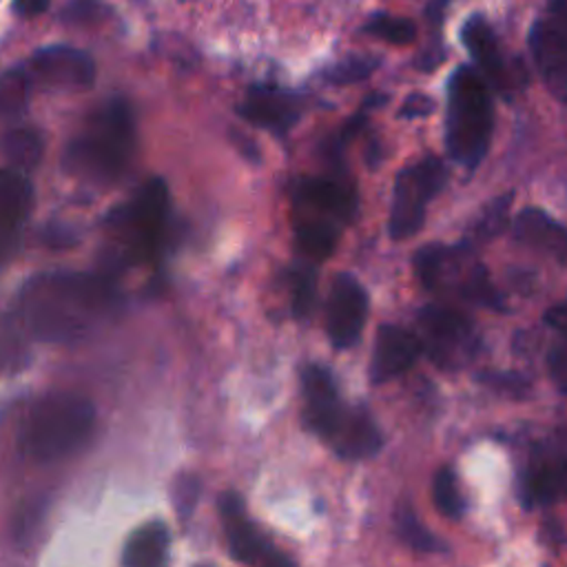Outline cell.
Masks as SVG:
<instances>
[{"mask_svg":"<svg viewBox=\"0 0 567 567\" xmlns=\"http://www.w3.org/2000/svg\"><path fill=\"white\" fill-rule=\"evenodd\" d=\"M565 492L563 443L556 450L540 447L532 454L527 467L518 474V496L525 507L554 505Z\"/></svg>","mask_w":567,"mask_h":567,"instance_id":"obj_16","label":"cell"},{"mask_svg":"<svg viewBox=\"0 0 567 567\" xmlns=\"http://www.w3.org/2000/svg\"><path fill=\"white\" fill-rule=\"evenodd\" d=\"M529 51L534 66L549 93L565 102L567 97V4L549 0L547 9L529 29Z\"/></svg>","mask_w":567,"mask_h":567,"instance_id":"obj_10","label":"cell"},{"mask_svg":"<svg viewBox=\"0 0 567 567\" xmlns=\"http://www.w3.org/2000/svg\"><path fill=\"white\" fill-rule=\"evenodd\" d=\"M31 93V78L24 69H11L0 75V120L24 113Z\"/></svg>","mask_w":567,"mask_h":567,"instance_id":"obj_25","label":"cell"},{"mask_svg":"<svg viewBox=\"0 0 567 567\" xmlns=\"http://www.w3.org/2000/svg\"><path fill=\"white\" fill-rule=\"evenodd\" d=\"M31 71L42 84L64 91L89 89L95 80L93 58L80 49L64 44L40 49L31 58Z\"/></svg>","mask_w":567,"mask_h":567,"instance_id":"obj_15","label":"cell"},{"mask_svg":"<svg viewBox=\"0 0 567 567\" xmlns=\"http://www.w3.org/2000/svg\"><path fill=\"white\" fill-rule=\"evenodd\" d=\"M565 303H556V306H551L547 312H545V321L551 326V328H556L558 332H563L565 330Z\"/></svg>","mask_w":567,"mask_h":567,"instance_id":"obj_36","label":"cell"},{"mask_svg":"<svg viewBox=\"0 0 567 567\" xmlns=\"http://www.w3.org/2000/svg\"><path fill=\"white\" fill-rule=\"evenodd\" d=\"M432 496L436 509L447 518H461L465 514V498L458 487L456 472L450 465H443L432 483Z\"/></svg>","mask_w":567,"mask_h":567,"instance_id":"obj_26","label":"cell"},{"mask_svg":"<svg viewBox=\"0 0 567 567\" xmlns=\"http://www.w3.org/2000/svg\"><path fill=\"white\" fill-rule=\"evenodd\" d=\"M547 368H549V377L556 383L558 392H565V385H567V352H565V346L560 341L549 350Z\"/></svg>","mask_w":567,"mask_h":567,"instance_id":"obj_32","label":"cell"},{"mask_svg":"<svg viewBox=\"0 0 567 567\" xmlns=\"http://www.w3.org/2000/svg\"><path fill=\"white\" fill-rule=\"evenodd\" d=\"M168 213V188L164 179L151 177L106 219L115 241L113 259L120 266L153 261L166 241Z\"/></svg>","mask_w":567,"mask_h":567,"instance_id":"obj_6","label":"cell"},{"mask_svg":"<svg viewBox=\"0 0 567 567\" xmlns=\"http://www.w3.org/2000/svg\"><path fill=\"white\" fill-rule=\"evenodd\" d=\"M509 195H503L498 199H494L483 215L478 217L476 226H474V237L476 239H492L494 235H498L507 221V213H509Z\"/></svg>","mask_w":567,"mask_h":567,"instance_id":"obj_30","label":"cell"},{"mask_svg":"<svg viewBox=\"0 0 567 567\" xmlns=\"http://www.w3.org/2000/svg\"><path fill=\"white\" fill-rule=\"evenodd\" d=\"M363 31L374 35V38H381L385 42H392V44H408L416 38V27H414L412 20L396 18V16H390V13L372 16L365 22Z\"/></svg>","mask_w":567,"mask_h":567,"instance_id":"obj_28","label":"cell"},{"mask_svg":"<svg viewBox=\"0 0 567 567\" xmlns=\"http://www.w3.org/2000/svg\"><path fill=\"white\" fill-rule=\"evenodd\" d=\"M379 66V58L372 55H350L332 64L323 75L332 84H352L368 78Z\"/></svg>","mask_w":567,"mask_h":567,"instance_id":"obj_29","label":"cell"},{"mask_svg":"<svg viewBox=\"0 0 567 567\" xmlns=\"http://www.w3.org/2000/svg\"><path fill=\"white\" fill-rule=\"evenodd\" d=\"M512 230H514V237L518 244H525L534 250L547 252L560 266L565 264V252H567L565 228L543 208H523L516 215Z\"/></svg>","mask_w":567,"mask_h":567,"instance_id":"obj_21","label":"cell"},{"mask_svg":"<svg viewBox=\"0 0 567 567\" xmlns=\"http://www.w3.org/2000/svg\"><path fill=\"white\" fill-rule=\"evenodd\" d=\"M2 151L18 171L27 173V171H31L40 164L44 142H42V135L35 128L18 126V128H11L2 137Z\"/></svg>","mask_w":567,"mask_h":567,"instance_id":"obj_23","label":"cell"},{"mask_svg":"<svg viewBox=\"0 0 567 567\" xmlns=\"http://www.w3.org/2000/svg\"><path fill=\"white\" fill-rule=\"evenodd\" d=\"M171 534L162 520H151L137 527L124 543L122 565L126 567H159L168 560Z\"/></svg>","mask_w":567,"mask_h":567,"instance_id":"obj_22","label":"cell"},{"mask_svg":"<svg viewBox=\"0 0 567 567\" xmlns=\"http://www.w3.org/2000/svg\"><path fill=\"white\" fill-rule=\"evenodd\" d=\"M51 0H13V11L22 18H33L40 16L49 9Z\"/></svg>","mask_w":567,"mask_h":567,"instance_id":"obj_35","label":"cell"},{"mask_svg":"<svg viewBox=\"0 0 567 567\" xmlns=\"http://www.w3.org/2000/svg\"><path fill=\"white\" fill-rule=\"evenodd\" d=\"M197 492H199V483L195 476L190 474H182L175 478L173 483V503L175 509L179 512V516H190L195 503H197Z\"/></svg>","mask_w":567,"mask_h":567,"instance_id":"obj_31","label":"cell"},{"mask_svg":"<svg viewBox=\"0 0 567 567\" xmlns=\"http://www.w3.org/2000/svg\"><path fill=\"white\" fill-rule=\"evenodd\" d=\"M416 328L421 352H425L439 368L458 370L478 352L481 339L474 323L450 306H423L416 315Z\"/></svg>","mask_w":567,"mask_h":567,"instance_id":"obj_9","label":"cell"},{"mask_svg":"<svg viewBox=\"0 0 567 567\" xmlns=\"http://www.w3.org/2000/svg\"><path fill=\"white\" fill-rule=\"evenodd\" d=\"M33 206V186L18 168H0V264L18 248Z\"/></svg>","mask_w":567,"mask_h":567,"instance_id":"obj_17","label":"cell"},{"mask_svg":"<svg viewBox=\"0 0 567 567\" xmlns=\"http://www.w3.org/2000/svg\"><path fill=\"white\" fill-rule=\"evenodd\" d=\"M219 516L228 540V554L244 565H290L268 538L259 534L255 523L246 514V505L235 492H226L219 498Z\"/></svg>","mask_w":567,"mask_h":567,"instance_id":"obj_11","label":"cell"},{"mask_svg":"<svg viewBox=\"0 0 567 567\" xmlns=\"http://www.w3.org/2000/svg\"><path fill=\"white\" fill-rule=\"evenodd\" d=\"M368 310L370 301L361 281L348 272H339L332 279L326 303V328L330 343L339 350L354 346L365 326Z\"/></svg>","mask_w":567,"mask_h":567,"instance_id":"obj_12","label":"cell"},{"mask_svg":"<svg viewBox=\"0 0 567 567\" xmlns=\"http://www.w3.org/2000/svg\"><path fill=\"white\" fill-rule=\"evenodd\" d=\"M421 357V343L414 332L396 323H383L377 330L372 359H370V381L385 383L405 370H410Z\"/></svg>","mask_w":567,"mask_h":567,"instance_id":"obj_20","label":"cell"},{"mask_svg":"<svg viewBox=\"0 0 567 567\" xmlns=\"http://www.w3.org/2000/svg\"><path fill=\"white\" fill-rule=\"evenodd\" d=\"M396 534L401 536V540L416 549V551H425V554H436V551H445V543L441 538H436L419 518L410 507H403L396 514Z\"/></svg>","mask_w":567,"mask_h":567,"instance_id":"obj_27","label":"cell"},{"mask_svg":"<svg viewBox=\"0 0 567 567\" xmlns=\"http://www.w3.org/2000/svg\"><path fill=\"white\" fill-rule=\"evenodd\" d=\"M494 135V102L489 84L472 66H458L447 80L445 146L450 157L474 171Z\"/></svg>","mask_w":567,"mask_h":567,"instance_id":"obj_4","label":"cell"},{"mask_svg":"<svg viewBox=\"0 0 567 567\" xmlns=\"http://www.w3.org/2000/svg\"><path fill=\"white\" fill-rule=\"evenodd\" d=\"M445 179L447 171L434 155L421 157L396 173L388 217V233L392 239H408L421 230L425 210L445 186Z\"/></svg>","mask_w":567,"mask_h":567,"instance_id":"obj_8","label":"cell"},{"mask_svg":"<svg viewBox=\"0 0 567 567\" xmlns=\"http://www.w3.org/2000/svg\"><path fill=\"white\" fill-rule=\"evenodd\" d=\"M414 270L427 290L456 295L467 301L503 310V299L492 286L485 266L470 246L427 244L414 255Z\"/></svg>","mask_w":567,"mask_h":567,"instance_id":"obj_7","label":"cell"},{"mask_svg":"<svg viewBox=\"0 0 567 567\" xmlns=\"http://www.w3.org/2000/svg\"><path fill=\"white\" fill-rule=\"evenodd\" d=\"M334 454L346 461H363L374 456L381 445L383 436L365 408L359 405H343L339 419L334 421L332 430L323 439Z\"/></svg>","mask_w":567,"mask_h":567,"instance_id":"obj_18","label":"cell"},{"mask_svg":"<svg viewBox=\"0 0 567 567\" xmlns=\"http://www.w3.org/2000/svg\"><path fill=\"white\" fill-rule=\"evenodd\" d=\"M137 148V126L126 100H109L89 115L69 142L62 164L73 177L111 184L124 175Z\"/></svg>","mask_w":567,"mask_h":567,"instance_id":"obj_2","label":"cell"},{"mask_svg":"<svg viewBox=\"0 0 567 567\" xmlns=\"http://www.w3.org/2000/svg\"><path fill=\"white\" fill-rule=\"evenodd\" d=\"M461 40L467 49V53L472 55V60L478 66L481 78L492 84L496 91L501 93H509L516 86L525 84V73L523 69L516 64L512 66L509 60L503 55L498 40L492 31V27L487 24V20L483 16H470L461 29Z\"/></svg>","mask_w":567,"mask_h":567,"instance_id":"obj_13","label":"cell"},{"mask_svg":"<svg viewBox=\"0 0 567 567\" xmlns=\"http://www.w3.org/2000/svg\"><path fill=\"white\" fill-rule=\"evenodd\" d=\"M434 111V100L430 95H423V93H412L405 97L403 106L399 109V117H425Z\"/></svg>","mask_w":567,"mask_h":567,"instance_id":"obj_33","label":"cell"},{"mask_svg":"<svg viewBox=\"0 0 567 567\" xmlns=\"http://www.w3.org/2000/svg\"><path fill=\"white\" fill-rule=\"evenodd\" d=\"M301 394L306 427L312 430L317 436L326 439L346 405L328 368L319 363L306 365L301 372Z\"/></svg>","mask_w":567,"mask_h":567,"instance_id":"obj_19","label":"cell"},{"mask_svg":"<svg viewBox=\"0 0 567 567\" xmlns=\"http://www.w3.org/2000/svg\"><path fill=\"white\" fill-rule=\"evenodd\" d=\"M295 241L303 259L323 261L337 248L341 230L354 219L357 186L339 166L330 175L301 177L292 193Z\"/></svg>","mask_w":567,"mask_h":567,"instance_id":"obj_3","label":"cell"},{"mask_svg":"<svg viewBox=\"0 0 567 567\" xmlns=\"http://www.w3.org/2000/svg\"><path fill=\"white\" fill-rule=\"evenodd\" d=\"M95 425L93 403L75 392H51L29 412L22 445L35 461H58L80 450Z\"/></svg>","mask_w":567,"mask_h":567,"instance_id":"obj_5","label":"cell"},{"mask_svg":"<svg viewBox=\"0 0 567 567\" xmlns=\"http://www.w3.org/2000/svg\"><path fill=\"white\" fill-rule=\"evenodd\" d=\"M237 113L252 126L286 135L303 115V97L277 86H250L237 104Z\"/></svg>","mask_w":567,"mask_h":567,"instance_id":"obj_14","label":"cell"},{"mask_svg":"<svg viewBox=\"0 0 567 567\" xmlns=\"http://www.w3.org/2000/svg\"><path fill=\"white\" fill-rule=\"evenodd\" d=\"M290 292H292V315L297 319H308L317 303V264L301 259L290 270Z\"/></svg>","mask_w":567,"mask_h":567,"instance_id":"obj_24","label":"cell"},{"mask_svg":"<svg viewBox=\"0 0 567 567\" xmlns=\"http://www.w3.org/2000/svg\"><path fill=\"white\" fill-rule=\"evenodd\" d=\"M95 13H97V4L93 0H80V2H73L66 7L64 20H86Z\"/></svg>","mask_w":567,"mask_h":567,"instance_id":"obj_34","label":"cell"},{"mask_svg":"<svg viewBox=\"0 0 567 567\" xmlns=\"http://www.w3.org/2000/svg\"><path fill=\"white\" fill-rule=\"evenodd\" d=\"M122 306L109 275L42 272L27 281L20 308L27 328L42 341L69 343L104 328Z\"/></svg>","mask_w":567,"mask_h":567,"instance_id":"obj_1","label":"cell"}]
</instances>
